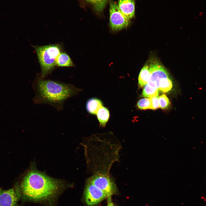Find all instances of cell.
Listing matches in <instances>:
<instances>
[{"mask_svg": "<svg viewBox=\"0 0 206 206\" xmlns=\"http://www.w3.org/2000/svg\"><path fill=\"white\" fill-rule=\"evenodd\" d=\"M69 186L64 181L32 170L25 175L21 183V199L23 201L45 206H57L59 198Z\"/></svg>", "mask_w": 206, "mask_h": 206, "instance_id": "6da1fadb", "label": "cell"}, {"mask_svg": "<svg viewBox=\"0 0 206 206\" xmlns=\"http://www.w3.org/2000/svg\"><path fill=\"white\" fill-rule=\"evenodd\" d=\"M32 87L35 93L32 99L35 104H48L58 111L62 109L66 100L82 91L73 85L45 79L40 76L34 80Z\"/></svg>", "mask_w": 206, "mask_h": 206, "instance_id": "7a4b0ae2", "label": "cell"}, {"mask_svg": "<svg viewBox=\"0 0 206 206\" xmlns=\"http://www.w3.org/2000/svg\"><path fill=\"white\" fill-rule=\"evenodd\" d=\"M36 53L41 69V78H44L56 66V59L62 52L61 44L56 43L43 46H33Z\"/></svg>", "mask_w": 206, "mask_h": 206, "instance_id": "3957f363", "label": "cell"}, {"mask_svg": "<svg viewBox=\"0 0 206 206\" xmlns=\"http://www.w3.org/2000/svg\"><path fill=\"white\" fill-rule=\"evenodd\" d=\"M86 182L92 184L109 196L116 194L118 189L111 174L90 173Z\"/></svg>", "mask_w": 206, "mask_h": 206, "instance_id": "277c9868", "label": "cell"}, {"mask_svg": "<svg viewBox=\"0 0 206 206\" xmlns=\"http://www.w3.org/2000/svg\"><path fill=\"white\" fill-rule=\"evenodd\" d=\"M110 24L112 29L118 31L127 27L130 19L122 13L118 4L111 1L110 3Z\"/></svg>", "mask_w": 206, "mask_h": 206, "instance_id": "5b68a950", "label": "cell"}, {"mask_svg": "<svg viewBox=\"0 0 206 206\" xmlns=\"http://www.w3.org/2000/svg\"><path fill=\"white\" fill-rule=\"evenodd\" d=\"M109 197L106 193L93 185L86 182L84 198L87 205L93 206L96 205Z\"/></svg>", "mask_w": 206, "mask_h": 206, "instance_id": "8992f818", "label": "cell"}, {"mask_svg": "<svg viewBox=\"0 0 206 206\" xmlns=\"http://www.w3.org/2000/svg\"><path fill=\"white\" fill-rule=\"evenodd\" d=\"M21 196L19 186L16 185L7 190L0 189V206H18Z\"/></svg>", "mask_w": 206, "mask_h": 206, "instance_id": "52a82bcc", "label": "cell"}, {"mask_svg": "<svg viewBox=\"0 0 206 206\" xmlns=\"http://www.w3.org/2000/svg\"><path fill=\"white\" fill-rule=\"evenodd\" d=\"M135 5L134 0H118V4L120 10L129 19L134 16Z\"/></svg>", "mask_w": 206, "mask_h": 206, "instance_id": "ba28073f", "label": "cell"}, {"mask_svg": "<svg viewBox=\"0 0 206 206\" xmlns=\"http://www.w3.org/2000/svg\"><path fill=\"white\" fill-rule=\"evenodd\" d=\"M102 102L99 99L92 98L86 103V108L88 112L91 115H96L98 110L103 106Z\"/></svg>", "mask_w": 206, "mask_h": 206, "instance_id": "9c48e42d", "label": "cell"}, {"mask_svg": "<svg viewBox=\"0 0 206 206\" xmlns=\"http://www.w3.org/2000/svg\"><path fill=\"white\" fill-rule=\"evenodd\" d=\"M96 115L100 126L102 128L105 127L110 116V111L108 108L102 106L98 110Z\"/></svg>", "mask_w": 206, "mask_h": 206, "instance_id": "30bf717a", "label": "cell"}, {"mask_svg": "<svg viewBox=\"0 0 206 206\" xmlns=\"http://www.w3.org/2000/svg\"><path fill=\"white\" fill-rule=\"evenodd\" d=\"M74 66V63L68 55L66 53L62 51L56 59V66L60 67Z\"/></svg>", "mask_w": 206, "mask_h": 206, "instance_id": "8fae6325", "label": "cell"}, {"mask_svg": "<svg viewBox=\"0 0 206 206\" xmlns=\"http://www.w3.org/2000/svg\"><path fill=\"white\" fill-rule=\"evenodd\" d=\"M150 74L149 65L145 64L141 70L138 76V84L140 87H142L147 84Z\"/></svg>", "mask_w": 206, "mask_h": 206, "instance_id": "7c38bea8", "label": "cell"}, {"mask_svg": "<svg viewBox=\"0 0 206 206\" xmlns=\"http://www.w3.org/2000/svg\"><path fill=\"white\" fill-rule=\"evenodd\" d=\"M172 87V81L169 77L162 79L159 83V90L165 93L170 91Z\"/></svg>", "mask_w": 206, "mask_h": 206, "instance_id": "4fadbf2b", "label": "cell"}, {"mask_svg": "<svg viewBox=\"0 0 206 206\" xmlns=\"http://www.w3.org/2000/svg\"><path fill=\"white\" fill-rule=\"evenodd\" d=\"M159 90L146 84L143 90L142 96L144 97L151 98L153 96H158Z\"/></svg>", "mask_w": 206, "mask_h": 206, "instance_id": "5bb4252c", "label": "cell"}, {"mask_svg": "<svg viewBox=\"0 0 206 206\" xmlns=\"http://www.w3.org/2000/svg\"><path fill=\"white\" fill-rule=\"evenodd\" d=\"M92 4L95 10L98 13L101 12L105 8L108 0H86Z\"/></svg>", "mask_w": 206, "mask_h": 206, "instance_id": "9a60e30c", "label": "cell"}, {"mask_svg": "<svg viewBox=\"0 0 206 206\" xmlns=\"http://www.w3.org/2000/svg\"><path fill=\"white\" fill-rule=\"evenodd\" d=\"M137 106L141 109H151V102L150 98L140 99L138 102Z\"/></svg>", "mask_w": 206, "mask_h": 206, "instance_id": "2e32d148", "label": "cell"}, {"mask_svg": "<svg viewBox=\"0 0 206 206\" xmlns=\"http://www.w3.org/2000/svg\"><path fill=\"white\" fill-rule=\"evenodd\" d=\"M159 107L163 109L167 108L169 106V100L165 94H163L159 97Z\"/></svg>", "mask_w": 206, "mask_h": 206, "instance_id": "e0dca14e", "label": "cell"}, {"mask_svg": "<svg viewBox=\"0 0 206 206\" xmlns=\"http://www.w3.org/2000/svg\"><path fill=\"white\" fill-rule=\"evenodd\" d=\"M150 98L151 102V109L155 110L159 108L158 96H153Z\"/></svg>", "mask_w": 206, "mask_h": 206, "instance_id": "ac0fdd59", "label": "cell"}, {"mask_svg": "<svg viewBox=\"0 0 206 206\" xmlns=\"http://www.w3.org/2000/svg\"><path fill=\"white\" fill-rule=\"evenodd\" d=\"M107 206H115L114 203L112 201L111 196H109L107 198Z\"/></svg>", "mask_w": 206, "mask_h": 206, "instance_id": "d6986e66", "label": "cell"}]
</instances>
